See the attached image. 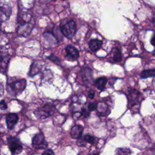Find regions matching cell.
Returning <instances> with one entry per match:
<instances>
[{
  "instance_id": "7a4b0ae2",
  "label": "cell",
  "mask_w": 155,
  "mask_h": 155,
  "mask_svg": "<svg viewBox=\"0 0 155 155\" xmlns=\"http://www.w3.org/2000/svg\"><path fill=\"white\" fill-rule=\"evenodd\" d=\"M56 110V107L51 104H46L42 107L38 108L34 114L38 119H45L54 114Z\"/></svg>"
},
{
  "instance_id": "603a6c76",
  "label": "cell",
  "mask_w": 155,
  "mask_h": 155,
  "mask_svg": "<svg viewBox=\"0 0 155 155\" xmlns=\"http://www.w3.org/2000/svg\"><path fill=\"white\" fill-rule=\"evenodd\" d=\"M151 44L155 47V34L154 35V36H153L152 39H151Z\"/></svg>"
},
{
  "instance_id": "30bf717a",
  "label": "cell",
  "mask_w": 155,
  "mask_h": 155,
  "mask_svg": "<svg viewBox=\"0 0 155 155\" xmlns=\"http://www.w3.org/2000/svg\"><path fill=\"white\" fill-rule=\"evenodd\" d=\"M102 42L98 39H91L88 42V46L90 50L93 51H96L99 50L102 47Z\"/></svg>"
},
{
  "instance_id": "cb8c5ba5",
  "label": "cell",
  "mask_w": 155,
  "mask_h": 155,
  "mask_svg": "<svg viewBox=\"0 0 155 155\" xmlns=\"http://www.w3.org/2000/svg\"><path fill=\"white\" fill-rule=\"evenodd\" d=\"M154 147H155V145H154Z\"/></svg>"
},
{
  "instance_id": "7402d4cb",
  "label": "cell",
  "mask_w": 155,
  "mask_h": 155,
  "mask_svg": "<svg viewBox=\"0 0 155 155\" xmlns=\"http://www.w3.org/2000/svg\"><path fill=\"white\" fill-rule=\"evenodd\" d=\"M88 97L90 98V99H93L94 96V91H90L89 93H88Z\"/></svg>"
},
{
  "instance_id": "ac0fdd59",
  "label": "cell",
  "mask_w": 155,
  "mask_h": 155,
  "mask_svg": "<svg viewBox=\"0 0 155 155\" xmlns=\"http://www.w3.org/2000/svg\"><path fill=\"white\" fill-rule=\"evenodd\" d=\"M116 153L117 154H130L131 151H130L129 149L127 148H119L116 150Z\"/></svg>"
},
{
  "instance_id": "52a82bcc",
  "label": "cell",
  "mask_w": 155,
  "mask_h": 155,
  "mask_svg": "<svg viewBox=\"0 0 155 155\" xmlns=\"http://www.w3.org/2000/svg\"><path fill=\"white\" fill-rule=\"evenodd\" d=\"M66 55L65 58L67 60L71 61H74L77 60L79 56V51L73 46L68 45L65 48Z\"/></svg>"
},
{
  "instance_id": "2e32d148",
  "label": "cell",
  "mask_w": 155,
  "mask_h": 155,
  "mask_svg": "<svg viewBox=\"0 0 155 155\" xmlns=\"http://www.w3.org/2000/svg\"><path fill=\"white\" fill-rule=\"evenodd\" d=\"M48 59H50L51 62H53V63L56 64H59L61 60L59 58H58L57 56H56L54 54H51L49 56H48Z\"/></svg>"
},
{
  "instance_id": "4fadbf2b",
  "label": "cell",
  "mask_w": 155,
  "mask_h": 155,
  "mask_svg": "<svg viewBox=\"0 0 155 155\" xmlns=\"http://www.w3.org/2000/svg\"><path fill=\"white\" fill-rule=\"evenodd\" d=\"M112 52L113 53V60L116 62H119L122 59V55L120 50L117 48H114L112 50Z\"/></svg>"
},
{
  "instance_id": "d6986e66",
  "label": "cell",
  "mask_w": 155,
  "mask_h": 155,
  "mask_svg": "<svg viewBox=\"0 0 155 155\" xmlns=\"http://www.w3.org/2000/svg\"><path fill=\"white\" fill-rule=\"evenodd\" d=\"M81 115L82 116H84V117H87L89 116L90 115V112L88 111L87 110V109H85V108H82L81 109Z\"/></svg>"
},
{
  "instance_id": "9a60e30c",
  "label": "cell",
  "mask_w": 155,
  "mask_h": 155,
  "mask_svg": "<svg viewBox=\"0 0 155 155\" xmlns=\"http://www.w3.org/2000/svg\"><path fill=\"white\" fill-rule=\"evenodd\" d=\"M83 140H84V142L90 144H93L95 141L94 137L90 134H85L83 137Z\"/></svg>"
},
{
  "instance_id": "5bb4252c",
  "label": "cell",
  "mask_w": 155,
  "mask_h": 155,
  "mask_svg": "<svg viewBox=\"0 0 155 155\" xmlns=\"http://www.w3.org/2000/svg\"><path fill=\"white\" fill-rule=\"evenodd\" d=\"M155 76V69H150V70H143L141 74V78H147L150 77H153Z\"/></svg>"
},
{
  "instance_id": "9c48e42d",
  "label": "cell",
  "mask_w": 155,
  "mask_h": 155,
  "mask_svg": "<svg viewBox=\"0 0 155 155\" xmlns=\"http://www.w3.org/2000/svg\"><path fill=\"white\" fill-rule=\"evenodd\" d=\"M84 127L80 125H75L73 126L70 131L71 137L73 139H80L82 134Z\"/></svg>"
},
{
  "instance_id": "7c38bea8",
  "label": "cell",
  "mask_w": 155,
  "mask_h": 155,
  "mask_svg": "<svg viewBox=\"0 0 155 155\" xmlns=\"http://www.w3.org/2000/svg\"><path fill=\"white\" fill-rule=\"evenodd\" d=\"M41 67L40 64H39L38 62H33L30 67V70L28 72V76L30 77H33L36 74H37L38 73H39V71L41 69Z\"/></svg>"
},
{
  "instance_id": "ffe728a7",
  "label": "cell",
  "mask_w": 155,
  "mask_h": 155,
  "mask_svg": "<svg viewBox=\"0 0 155 155\" xmlns=\"http://www.w3.org/2000/svg\"><path fill=\"white\" fill-rule=\"evenodd\" d=\"M0 107H1V109L2 110L7 109V105L6 103L5 102V101H4V100H2V101H1Z\"/></svg>"
},
{
  "instance_id": "6da1fadb",
  "label": "cell",
  "mask_w": 155,
  "mask_h": 155,
  "mask_svg": "<svg viewBox=\"0 0 155 155\" xmlns=\"http://www.w3.org/2000/svg\"><path fill=\"white\" fill-rule=\"evenodd\" d=\"M26 87V80L21 79L16 81L8 82L6 85V90L8 93L13 96H17L21 93Z\"/></svg>"
},
{
  "instance_id": "5b68a950",
  "label": "cell",
  "mask_w": 155,
  "mask_h": 155,
  "mask_svg": "<svg viewBox=\"0 0 155 155\" xmlns=\"http://www.w3.org/2000/svg\"><path fill=\"white\" fill-rule=\"evenodd\" d=\"M32 145L35 149H44L47 147L48 143L45 139L44 135L42 133H39L33 137Z\"/></svg>"
},
{
  "instance_id": "e0dca14e",
  "label": "cell",
  "mask_w": 155,
  "mask_h": 155,
  "mask_svg": "<svg viewBox=\"0 0 155 155\" xmlns=\"http://www.w3.org/2000/svg\"><path fill=\"white\" fill-rule=\"evenodd\" d=\"M97 105H98V103H97L96 102H90L88 105V110L90 111H93L96 110L97 108Z\"/></svg>"
},
{
  "instance_id": "8992f818",
  "label": "cell",
  "mask_w": 155,
  "mask_h": 155,
  "mask_svg": "<svg viewBox=\"0 0 155 155\" xmlns=\"http://www.w3.org/2000/svg\"><path fill=\"white\" fill-rule=\"evenodd\" d=\"M140 93L133 88H130L128 90V107H132L135 105H137L140 102Z\"/></svg>"
},
{
  "instance_id": "3957f363",
  "label": "cell",
  "mask_w": 155,
  "mask_h": 155,
  "mask_svg": "<svg viewBox=\"0 0 155 155\" xmlns=\"http://www.w3.org/2000/svg\"><path fill=\"white\" fill-rule=\"evenodd\" d=\"M60 29L62 35L69 39H71L74 36L77 31L76 25L72 20L68 21L64 25H61Z\"/></svg>"
},
{
  "instance_id": "8fae6325",
  "label": "cell",
  "mask_w": 155,
  "mask_h": 155,
  "mask_svg": "<svg viewBox=\"0 0 155 155\" xmlns=\"http://www.w3.org/2000/svg\"><path fill=\"white\" fill-rule=\"evenodd\" d=\"M107 83V79L105 77H101L97 78L94 82V85L97 88L101 91L103 90L105 88V85Z\"/></svg>"
},
{
  "instance_id": "44dd1931",
  "label": "cell",
  "mask_w": 155,
  "mask_h": 155,
  "mask_svg": "<svg viewBox=\"0 0 155 155\" xmlns=\"http://www.w3.org/2000/svg\"><path fill=\"white\" fill-rule=\"evenodd\" d=\"M54 154V152L50 150V149H47L46 150H45L43 153H42V154Z\"/></svg>"
},
{
  "instance_id": "277c9868",
  "label": "cell",
  "mask_w": 155,
  "mask_h": 155,
  "mask_svg": "<svg viewBox=\"0 0 155 155\" xmlns=\"http://www.w3.org/2000/svg\"><path fill=\"white\" fill-rule=\"evenodd\" d=\"M8 148L13 154H19L23 150V147L21 145L19 140L12 136H8L7 139Z\"/></svg>"
},
{
  "instance_id": "ba28073f",
  "label": "cell",
  "mask_w": 155,
  "mask_h": 155,
  "mask_svg": "<svg viewBox=\"0 0 155 155\" xmlns=\"http://www.w3.org/2000/svg\"><path fill=\"white\" fill-rule=\"evenodd\" d=\"M19 117L16 113H8L5 117V122L7 127L9 130H12L15 125L17 124Z\"/></svg>"
}]
</instances>
